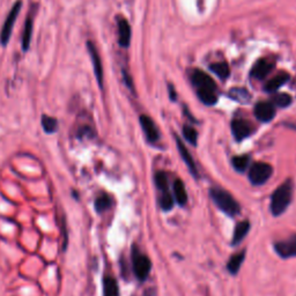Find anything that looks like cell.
Instances as JSON below:
<instances>
[{"instance_id":"6da1fadb","label":"cell","mask_w":296,"mask_h":296,"mask_svg":"<svg viewBox=\"0 0 296 296\" xmlns=\"http://www.w3.org/2000/svg\"><path fill=\"white\" fill-rule=\"evenodd\" d=\"M291 197H293V182L286 181L285 183L274 191L271 197V212L274 216L281 215L286 208L289 206Z\"/></svg>"},{"instance_id":"7a4b0ae2","label":"cell","mask_w":296,"mask_h":296,"mask_svg":"<svg viewBox=\"0 0 296 296\" xmlns=\"http://www.w3.org/2000/svg\"><path fill=\"white\" fill-rule=\"evenodd\" d=\"M210 195L216 206H218L223 213H226V214L230 216H235L240 213V205L238 201L232 198L230 193L222 190V189L213 188L211 189Z\"/></svg>"},{"instance_id":"3957f363","label":"cell","mask_w":296,"mask_h":296,"mask_svg":"<svg viewBox=\"0 0 296 296\" xmlns=\"http://www.w3.org/2000/svg\"><path fill=\"white\" fill-rule=\"evenodd\" d=\"M22 7V0H17L12 9L10 11L9 15L4 22L3 28L0 30V43H2L3 46H6L9 44L11 36H12V31H13V27L14 23L17 21V19L20 14V11H21Z\"/></svg>"},{"instance_id":"277c9868","label":"cell","mask_w":296,"mask_h":296,"mask_svg":"<svg viewBox=\"0 0 296 296\" xmlns=\"http://www.w3.org/2000/svg\"><path fill=\"white\" fill-rule=\"evenodd\" d=\"M132 260H133V271L136 277L144 281L147 279L149 272L152 268V262L147 256L140 254L136 248H133V254H132Z\"/></svg>"},{"instance_id":"5b68a950","label":"cell","mask_w":296,"mask_h":296,"mask_svg":"<svg viewBox=\"0 0 296 296\" xmlns=\"http://www.w3.org/2000/svg\"><path fill=\"white\" fill-rule=\"evenodd\" d=\"M272 173H273V168L271 164L257 162L251 165L250 170H249V180L254 185H262L266 183Z\"/></svg>"},{"instance_id":"8992f818","label":"cell","mask_w":296,"mask_h":296,"mask_svg":"<svg viewBox=\"0 0 296 296\" xmlns=\"http://www.w3.org/2000/svg\"><path fill=\"white\" fill-rule=\"evenodd\" d=\"M192 84L197 87L198 93L216 92V85L213 79L203 71L196 70L191 76Z\"/></svg>"},{"instance_id":"52a82bcc","label":"cell","mask_w":296,"mask_h":296,"mask_svg":"<svg viewBox=\"0 0 296 296\" xmlns=\"http://www.w3.org/2000/svg\"><path fill=\"white\" fill-rule=\"evenodd\" d=\"M87 49H88L90 59H92L93 69L94 72H95L96 80L101 88H103V67H102V61L100 54H98V51L93 42H87Z\"/></svg>"},{"instance_id":"ba28073f","label":"cell","mask_w":296,"mask_h":296,"mask_svg":"<svg viewBox=\"0 0 296 296\" xmlns=\"http://www.w3.org/2000/svg\"><path fill=\"white\" fill-rule=\"evenodd\" d=\"M274 250L281 258L296 257V235L275 243Z\"/></svg>"},{"instance_id":"9c48e42d","label":"cell","mask_w":296,"mask_h":296,"mask_svg":"<svg viewBox=\"0 0 296 296\" xmlns=\"http://www.w3.org/2000/svg\"><path fill=\"white\" fill-rule=\"evenodd\" d=\"M255 115L260 122L267 123V122L273 120L275 116L274 105L270 102H258L255 106Z\"/></svg>"},{"instance_id":"30bf717a","label":"cell","mask_w":296,"mask_h":296,"mask_svg":"<svg viewBox=\"0 0 296 296\" xmlns=\"http://www.w3.org/2000/svg\"><path fill=\"white\" fill-rule=\"evenodd\" d=\"M231 132L238 141L246 139L252 132V126L244 120H234L231 122Z\"/></svg>"},{"instance_id":"8fae6325","label":"cell","mask_w":296,"mask_h":296,"mask_svg":"<svg viewBox=\"0 0 296 296\" xmlns=\"http://www.w3.org/2000/svg\"><path fill=\"white\" fill-rule=\"evenodd\" d=\"M118 25V42H120L121 46L123 48H128L130 45V42H131V27H130V23L128 20L124 18L118 19L117 21Z\"/></svg>"},{"instance_id":"7c38bea8","label":"cell","mask_w":296,"mask_h":296,"mask_svg":"<svg viewBox=\"0 0 296 296\" xmlns=\"http://www.w3.org/2000/svg\"><path fill=\"white\" fill-rule=\"evenodd\" d=\"M140 124L148 141H151V143H155L156 140H159L160 138L159 131H157V128L151 118L146 115L140 116Z\"/></svg>"},{"instance_id":"4fadbf2b","label":"cell","mask_w":296,"mask_h":296,"mask_svg":"<svg viewBox=\"0 0 296 296\" xmlns=\"http://www.w3.org/2000/svg\"><path fill=\"white\" fill-rule=\"evenodd\" d=\"M273 63L268 59H260L257 63H256L255 66L252 67L251 70V76L258 79V80H262V79L265 78L267 74H270V72L273 70Z\"/></svg>"},{"instance_id":"5bb4252c","label":"cell","mask_w":296,"mask_h":296,"mask_svg":"<svg viewBox=\"0 0 296 296\" xmlns=\"http://www.w3.org/2000/svg\"><path fill=\"white\" fill-rule=\"evenodd\" d=\"M176 144H177V148H179L182 159H183L185 164L188 165L189 170H190V172L192 173L193 176L198 177V170H197V167H196L195 161H193V157L191 156V154L189 153L188 148L185 147V145L182 143L179 137H176Z\"/></svg>"},{"instance_id":"9a60e30c","label":"cell","mask_w":296,"mask_h":296,"mask_svg":"<svg viewBox=\"0 0 296 296\" xmlns=\"http://www.w3.org/2000/svg\"><path fill=\"white\" fill-rule=\"evenodd\" d=\"M288 80H289V76L287 73H279L278 76H275L267 82L265 86V90L268 93H273L275 90H278L280 87L285 85Z\"/></svg>"},{"instance_id":"2e32d148","label":"cell","mask_w":296,"mask_h":296,"mask_svg":"<svg viewBox=\"0 0 296 296\" xmlns=\"http://www.w3.org/2000/svg\"><path fill=\"white\" fill-rule=\"evenodd\" d=\"M173 196H175V199L180 205H185L188 203V193L185 190V185L181 180H176L173 182Z\"/></svg>"},{"instance_id":"e0dca14e","label":"cell","mask_w":296,"mask_h":296,"mask_svg":"<svg viewBox=\"0 0 296 296\" xmlns=\"http://www.w3.org/2000/svg\"><path fill=\"white\" fill-rule=\"evenodd\" d=\"M33 27H34V21L30 17L27 18L26 23H25V30H23V36H22V50L28 51L30 48V42H31V36H33Z\"/></svg>"},{"instance_id":"ac0fdd59","label":"cell","mask_w":296,"mask_h":296,"mask_svg":"<svg viewBox=\"0 0 296 296\" xmlns=\"http://www.w3.org/2000/svg\"><path fill=\"white\" fill-rule=\"evenodd\" d=\"M103 296H120V289L115 278L105 277L103 279Z\"/></svg>"},{"instance_id":"d6986e66","label":"cell","mask_w":296,"mask_h":296,"mask_svg":"<svg viewBox=\"0 0 296 296\" xmlns=\"http://www.w3.org/2000/svg\"><path fill=\"white\" fill-rule=\"evenodd\" d=\"M249 229H250V223H249V221H241L240 223H238L234 231V236H232V244L235 246V244L240 243L241 241L246 238Z\"/></svg>"},{"instance_id":"ffe728a7","label":"cell","mask_w":296,"mask_h":296,"mask_svg":"<svg viewBox=\"0 0 296 296\" xmlns=\"http://www.w3.org/2000/svg\"><path fill=\"white\" fill-rule=\"evenodd\" d=\"M244 257H246V252L242 251L240 254H235L232 257L229 259V262L227 264L228 271L230 272L231 274H238L241 265H242Z\"/></svg>"},{"instance_id":"44dd1931","label":"cell","mask_w":296,"mask_h":296,"mask_svg":"<svg viewBox=\"0 0 296 296\" xmlns=\"http://www.w3.org/2000/svg\"><path fill=\"white\" fill-rule=\"evenodd\" d=\"M111 204H112L111 198H110L106 193H102V195L98 196L95 199L94 207H95L97 213H102L106 210H109V208L111 207Z\"/></svg>"},{"instance_id":"7402d4cb","label":"cell","mask_w":296,"mask_h":296,"mask_svg":"<svg viewBox=\"0 0 296 296\" xmlns=\"http://www.w3.org/2000/svg\"><path fill=\"white\" fill-rule=\"evenodd\" d=\"M42 128L45 133L52 134L58 130V121L54 117L48 115L42 116Z\"/></svg>"},{"instance_id":"603a6c76","label":"cell","mask_w":296,"mask_h":296,"mask_svg":"<svg viewBox=\"0 0 296 296\" xmlns=\"http://www.w3.org/2000/svg\"><path fill=\"white\" fill-rule=\"evenodd\" d=\"M229 96L240 103H248L251 98L250 94L244 88H232L229 92Z\"/></svg>"},{"instance_id":"cb8c5ba5","label":"cell","mask_w":296,"mask_h":296,"mask_svg":"<svg viewBox=\"0 0 296 296\" xmlns=\"http://www.w3.org/2000/svg\"><path fill=\"white\" fill-rule=\"evenodd\" d=\"M211 71L213 73H215L220 79H222V80L229 77L230 73L229 66L226 63H214V64L211 65Z\"/></svg>"},{"instance_id":"d4e9b609","label":"cell","mask_w":296,"mask_h":296,"mask_svg":"<svg viewBox=\"0 0 296 296\" xmlns=\"http://www.w3.org/2000/svg\"><path fill=\"white\" fill-rule=\"evenodd\" d=\"M249 164V156L248 155H240L232 157V165L236 170L240 172H243L246 170Z\"/></svg>"},{"instance_id":"484cf974","label":"cell","mask_w":296,"mask_h":296,"mask_svg":"<svg viewBox=\"0 0 296 296\" xmlns=\"http://www.w3.org/2000/svg\"><path fill=\"white\" fill-rule=\"evenodd\" d=\"M183 134L189 143L191 145L196 146L197 145V139H198V133L195 129L192 128L190 125H185L183 128Z\"/></svg>"},{"instance_id":"4316f807","label":"cell","mask_w":296,"mask_h":296,"mask_svg":"<svg viewBox=\"0 0 296 296\" xmlns=\"http://www.w3.org/2000/svg\"><path fill=\"white\" fill-rule=\"evenodd\" d=\"M161 193H162V196H161L160 204H161V207H162V210H164V211L171 210L172 205H173V198H172L171 193L169 192V190L163 191Z\"/></svg>"},{"instance_id":"83f0119b","label":"cell","mask_w":296,"mask_h":296,"mask_svg":"<svg viewBox=\"0 0 296 296\" xmlns=\"http://www.w3.org/2000/svg\"><path fill=\"white\" fill-rule=\"evenodd\" d=\"M155 184L161 192L168 190V179L163 171L155 173Z\"/></svg>"},{"instance_id":"f1b7e54d","label":"cell","mask_w":296,"mask_h":296,"mask_svg":"<svg viewBox=\"0 0 296 296\" xmlns=\"http://www.w3.org/2000/svg\"><path fill=\"white\" fill-rule=\"evenodd\" d=\"M291 103V97L286 93L278 94L274 96V104H277L280 108H286Z\"/></svg>"}]
</instances>
